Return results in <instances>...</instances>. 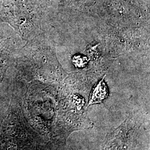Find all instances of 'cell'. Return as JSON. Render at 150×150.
I'll return each instance as SVG.
<instances>
[{
	"label": "cell",
	"mask_w": 150,
	"mask_h": 150,
	"mask_svg": "<svg viewBox=\"0 0 150 150\" xmlns=\"http://www.w3.org/2000/svg\"><path fill=\"white\" fill-rule=\"evenodd\" d=\"M10 103L0 121V150H22L20 100L16 81L12 79Z\"/></svg>",
	"instance_id": "1"
},
{
	"label": "cell",
	"mask_w": 150,
	"mask_h": 150,
	"mask_svg": "<svg viewBox=\"0 0 150 150\" xmlns=\"http://www.w3.org/2000/svg\"><path fill=\"white\" fill-rule=\"evenodd\" d=\"M15 35L4 39L0 43V83L4 80L7 70L13 67L18 47Z\"/></svg>",
	"instance_id": "2"
},
{
	"label": "cell",
	"mask_w": 150,
	"mask_h": 150,
	"mask_svg": "<svg viewBox=\"0 0 150 150\" xmlns=\"http://www.w3.org/2000/svg\"><path fill=\"white\" fill-rule=\"evenodd\" d=\"M105 76L100 81L92 90L88 106L102 102L108 96V89L105 81Z\"/></svg>",
	"instance_id": "3"
},
{
	"label": "cell",
	"mask_w": 150,
	"mask_h": 150,
	"mask_svg": "<svg viewBox=\"0 0 150 150\" xmlns=\"http://www.w3.org/2000/svg\"><path fill=\"white\" fill-rule=\"evenodd\" d=\"M88 61L87 57L82 54H75L72 59L73 64L78 68L85 67L88 63Z\"/></svg>",
	"instance_id": "4"
},
{
	"label": "cell",
	"mask_w": 150,
	"mask_h": 150,
	"mask_svg": "<svg viewBox=\"0 0 150 150\" xmlns=\"http://www.w3.org/2000/svg\"><path fill=\"white\" fill-rule=\"evenodd\" d=\"M5 33H4L3 31H2V30L1 29V28H0V43H1V41H2L4 39H5Z\"/></svg>",
	"instance_id": "5"
}]
</instances>
